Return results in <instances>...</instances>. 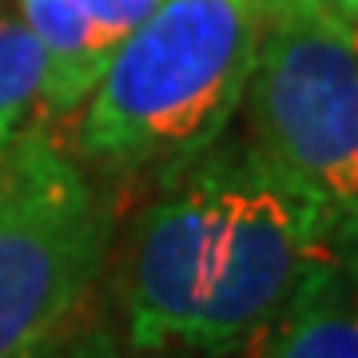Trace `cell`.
I'll return each mask as SVG.
<instances>
[{
	"label": "cell",
	"mask_w": 358,
	"mask_h": 358,
	"mask_svg": "<svg viewBox=\"0 0 358 358\" xmlns=\"http://www.w3.org/2000/svg\"><path fill=\"white\" fill-rule=\"evenodd\" d=\"M334 219L247 140L167 171L131 223L115 294L143 355L243 350L255 327L334 243Z\"/></svg>",
	"instance_id": "cell-1"
},
{
	"label": "cell",
	"mask_w": 358,
	"mask_h": 358,
	"mask_svg": "<svg viewBox=\"0 0 358 358\" xmlns=\"http://www.w3.org/2000/svg\"><path fill=\"white\" fill-rule=\"evenodd\" d=\"M263 40V0H164L80 103V159L108 176L176 167L227 136Z\"/></svg>",
	"instance_id": "cell-2"
},
{
	"label": "cell",
	"mask_w": 358,
	"mask_h": 358,
	"mask_svg": "<svg viewBox=\"0 0 358 358\" xmlns=\"http://www.w3.org/2000/svg\"><path fill=\"white\" fill-rule=\"evenodd\" d=\"M115 215L88 167L48 136L0 155V358H48L88 303Z\"/></svg>",
	"instance_id": "cell-3"
},
{
	"label": "cell",
	"mask_w": 358,
	"mask_h": 358,
	"mask_svg": "<svg viewBox=\"0 0 358 358\" xmlns=\"http://www.w3.org/2000/svg\"><path fill=\"white\" fill-rule=\"evenodd\" d=\"M247 143L358 235V36L322 20H263L243 92Z\"/></svg>",
	"instance_id": "cell-4"
},
{
	"label": "cell",
	"mask_w": 358,
	"mask_h": 358,
	"mask_svg": "<svg viewBox=\"0 0 358 358\" xmlns=\"http://www.w3.org/2000/svg\"><path fill=\"white\" fill-rule=\"evenodd\" d=\"M243 350L247 358H358V235H334Z\"/></svg>",
	"instance_id": "cell-5"
},
{
	"label": "cell",
	"mask_w": 358,
	"mask_h": 358,
	"mask_svg": "<svg viewBox=\"0 0 358 358\" xmlns=\"http://www.w3.org/2000/svg\"><path fill=\"white\" fill-rule=\"evenodd\" d=\"M44 88V48L24 20H0V152L24 128Z\"/></svg>",
	"instance_id": "cell-6"
},
{
	"label": "cell",
	"mask_w": 358,
	"mask_h": 358,
	"mask_svg": "<svg viewBox=\"0 0 358 358\" xmlns=\"http://www.w3.org/2000/svg\"><path fill=\"white\" fill-rule=\"evenodd\" d=\"M68 4L80 13V20L92 28L96 44L112 60V52L120 48V40L128 36L140 20H148L164 0H68Z\"/></svg>",
	"instance_id": "cell-7"
},
{
	"label": "cell",
	"mask_w": 358,
	"mask_h": 358,
	"mask_svg": "<svg viewBox=\"0 0 358 358\" xmlns=\"http://www.w3.org/2000/svg\"><path fill=\"white\" fill-rule=\"evenodd\" d=\"M263 20H322L358 36V0H263Z\"/></svg>",
	"instance_id": "cell-8"
},
{
	"label": "cell",
	"mask_w": 358,
	"mask_h": 358,
	"mask_svg": "<svg viewBox=\"0 0 358 358\" xmlns=\"http://www.w3.org/2000/svg\"><path fill=\"white\" fill-rule=\"evenodd\" d=\"M159 358H171V355H159Z\"/></svg>",
	"instance_id": "cell-9"
},
{
	"label": "cell",
	"mask_w": 358,
	"mask_h": 358,
	"mask_svg": "<svg viewBox=\"0 0 358 358\" xmlns=\"http://www.w3.org/2000/svg\"><path fill=\"white\" fill-rule=\"evenodd\" d=\"M0 155H4V152H0Z\"/></svg>",
	"instance_id": "cell-10"
}]
</instances>
